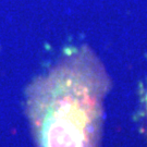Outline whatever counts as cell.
Returning a JSON list of instances; mask_svg holds the SVG:
<instances>
[{
	"label": "cell",
	"instance_id": "obj_1",
	"mask_svg": "<svg viewBox=\"0 0 147 147\" xmlns=\"http://www.w3.org/2000/svg\"><path fill=\"white\" fill-rule=\"evenodd\" d=\"M30 113L42 147H95L99 96L90 81L62 68L34 85Z\"/></svg>",
	"mask_w": 147,
	"mask_h": 147
}]
</instances>
